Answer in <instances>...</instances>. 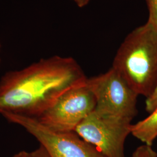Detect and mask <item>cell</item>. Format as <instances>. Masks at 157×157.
I'll return each instance as SVG.
<instances>
[{"label":"cell","instance_id":"obj_5","mask_svg":"<svg viewBox=\"0 0 157 157\" xmlns=\"http://www.w3.org/2000/svg\"><path fill=\"white\" fill-rule=\"evenodd\" d=\"M2 115L9 122L22 126L34 137L50 157H105L75 132L54 131L34 118L12 113Z\"/></svg>","mask_w":157,"mask_h":157},{"label":"cell","instance_id":"obj_12","mask_svg":"<svg viewBox=\"0 0 157 157\" xmlns=\"http://www.w3.org/2000/svg\"><path fill=\"white\" fill-rule=\"evenodd\" d=\"M72 1L73 2H75V4L79 8H83L89 3L90 0H72Z\"/></svg>","mask_w":157,"mask_h":157},{"label":"cell","instance_id":"obj_13","mask_svg":"<svg viewBox=\"0 0 157 157\" xmlns=\"http://www.w3.org/2000/svg\"><path fill=\"white\" fill-rule=\"evenodd\" d=\"M12 157H30V152L26 151H21Z\"/></svg>","mask_w":157,"mask_h":157},{"label":"cell","instance_id":"obj_14","mask_svg":"<svg viewBox=\"0 0 157 157\" xmlns=\"http://www.w3.org/2000/svg\"><path fill=\"white\" fill-rule=\"evenodd\" d=\"M1 44L0 41V53H1ZM1 56H0V66H1Z\"/></svg>","mask_w":157,"mask_h":157},{"label":"cell","instance_id":"obj_6","mask_svg":"<svg viewBox=\"0 0 157 157\" xmlns=\"http://www.w3.org/2000/svg\"><path fill=\"white\" fill-rule=\"evenodd\" d=\"M132 124L102 117L94 111L75 132L105 157H125L124 143L131 134Z\"/></svg>","mask_w":157,"mask_h":157},{"label":"cell","instance_id":"obj_8","mask_svg":"<svg viewBox=\"0 0 157 157\" xmlns=\"http://www.w3.org/2000/svg\"><path fill=\"white\" fill-rule=\"evenodd\" d=\"M148 10V19L147 22L157 31V0H146Z\"/></svg>","mask_w":157,"mask_h":157},{"label":"cell","instance_id":"obj_11","mask_svg":"<svg viewBox=\"0 0 157 157\" xmlns=\"http://www.w3.org/2000/svg\"><path fill=\"white\" fill-rule=\"evenodd\" d=\"M30 157H50L45 148L40 146L32 152H30Z\"/></svg>","mask_w":157,"mask_h":157},{"label":"cell","instance_id":"obj_9","mask_svg":"<svg viewBox=\"0 0 157 157\" xmlns=\"http://www.w3.org/2000/svg\"><path fill=\"white\" fill-rule=\"evenodd\" d=\"M132 157H157V153L151 146L144 144L135 150Z\"/></svg>","mask_w":157,"mask_h":157},{"label":"cell","instance_id":"obj_1","mask_svg":"<svg viewBox=\"0 0 157 157\" xmlns=\"http://www.w3.org/2000/svg\"><path fill=\"white\" fill-rule=\"evenodd\" d=\"M87 78L72 57L41 59L0 78V113L38 117L67 90L86 84Z\"/></svg>","mask_w":157,"mask_h":157},{"label":"cell","instance_id":"obj_4","mask_svg":"<svg viewBox=\"0 0 157 157\" xmlns=\"http://www.w3.org/2000/svg\"><path fill=\"white\" fill-rule=\"evenodd\" d=\"M95 106L94 95L83 84L67 90L35 119L54 131L72 132L94 112Z\"/></svg>","mask_w":157,"mask_h":157},{"label":"cell","instance_id":"obj_2","mask_svg":"<svg viewBox=\"0 0 157 157\" xmlns=\"http://www.w3.org/2000/svg\"><path fill=\"white\" fill-rule=\"evenodd\" d=\"M112 67L139 95L146 98L157 86V31L150 24L134 29L126 37Z\"/></svg>","mask_w":157,"mask_h":157},{"label":"cell","instance_id":"obj_7","mask_svg":"<svg viewBox=\"0 0 157 157\" xmlns=\"http://www.w3.org/2000/svg\"><path fill=\"white\" fill-rule=\"evenodd\" d=\"M150 115L131 126V134L144 144L152 146L157 137V107Z\"/></svg>","mask_w":157,"mask_h":157},{"label":"cell","instance_id":"obj_10","mask_svg":"<svg viewBox=\"0 0 157 157\" xmlns=\"http://www.w3.org/2000/svg\"><path fill=\"white\" fill-rule=\"evenodd\" d=\"M157 107V86L151 95L146 98L145 109L148 113L152 112Z\"/></svg>","mask_w":157,"mask_h":157},{"label":"cell","instance_id":"obj_3","mask_svg":"<svg viewBox=\"0 0 157 157\" xmlns=\"http://www.w3.org/2000/svg\"><path fill=\"white\" fill-rule=\"evenodd\" d=\"M86 86L94 95V112L98 115L131 124L137 114V97L135 92L117 71L87 78Z\"/></svg>","mask_w":157,"mask_h":157}]
</instances>
